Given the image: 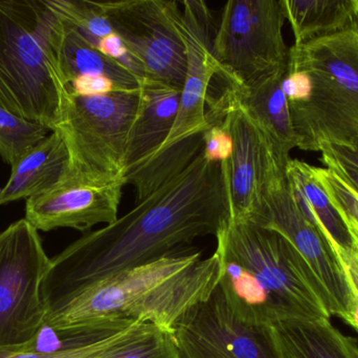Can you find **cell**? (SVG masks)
<instances>
[{"instance_id": "cell-1", "label": "cell", "mask_w": 358, "mask_h": 358, "mask_svg": "<svg viewBox=\"0 0 358 358\" xmlns=\"http://www.w3.org/2000/svg\"><path fill=\"white\" fill-rule=\"evenodd\" d=\"M229 216L222 163L208 160L202 149L185 170L134 209L86 233L50 259L43 302L178 254V248L197 237H216Z\"/></svg>"}, {"instance_id": "cell-2", "label": "cell", "mask_w": 358, "mask_h": 358, "mask_svg": "<svg viewBox=\"0 0 358 358\" xmlns=\"http://www.w3.org/2000/svg\"><path fill=\"white\" fill-rule=\"evenodd\" d=\"M216 254H174L44 302V326L59 334L126 327L136 322L171 332L181 315L216 288Z\"/></svg>"}, {"instance_id": "cell-3", "label": "cell", "mask_w": 358, "mask_h": 358, "mask_svg": "<svg viewBox=\"0 0 358 358\" xmlns=\"http://www.w3.org/2000/svg\"><path fill=\"white\" fill-rule=\"evenodd\" d=\"M217 286L244 323L330 319V302L308 263L284 235L229 218L216 235Z\"/></svg>"}, {"instance_id": "cell-4", "label": "cell", "mask_w": 358, "mask_h": 358, "mask_svg": "<svg viewBox=\"0 0 358 358\" xmlns=\"http://www.w3.org/2000/svg\"><path fill=\"white\" fill-rule=\"evenodd\" d=\"M65 34L50 0H0V105L52 132L69 92Z\"/></svg>"}, {"instance_id": "cell-5", "label": "cell", "mask_w": 358, "mask_h": 358, "mask_svg": "<svg viewBox=\"0 0 358 358\" xmlns=\"http://www.w3.org/2000/svg\"><path fill=\"white\" fill-rule=\"evenodd\" d=\"M288 64L310 77V95L288 105L296 147L320 151L324 145L358 143V20L326 37L294 44Z\"/></svg>"}, {"instance_id": "cell-6", "label": "cell", "mask_w": 358, "mask_h": 358, "mask_svg": "<svg viewBox=\"0 0 358 358\" xmlns=\"http://www.w3.org/2000/svg\"><path fill=\"white\" fill-rule=\"evenodd\" d=\"M138 101L140 90L92 95L69 90L52 130L62 136L69 151V172L63 182L103 185L124 181L126 145Z\"/></svg>"}, {"instance_id": "cell-7", "label": "cell", "mask_w": 358, "mask_h": 358, "mask_svg": "<svg viewBox=\"0 0 358 358\" xmlns=\"http://www.w3.org/2000/svg\"><path fill=\"white\" fill-rule=\"evenodd\" d=\"M282 0H231L213 40L217 75L229 85L246 86L287 65Z\"/></svg>"}, {"instance_id": "cell-8", "label": "cell", "mask_w": 358, "mask_h": 358, "mask_svg": "<svg viewBox=\"0 0 358 358\" xmlns=\"http://www.w3.org/2000/svg\"><path fill=\"white\" fill-rule=\"evenodd\" d=\"M50 265L39 231L24 218L0 233V349L21 348L44 327Z\"/></svg>"}, {"instance_id": "cell-9", "label": "cell", "mask_w": 358, "mask_h": 358, "mask_svg": "<svg viewBox=\"0 0 358 358\" xmlns=\"http://www.w3.org/2000/svg\"><path fill=\"white\" fill-rule=\"evenodd\" d=\"M288 161L277 153L271 155L263 182L262 207L252 222L278 231L296 248L325 288L330 315L346 323L352 292L334 248L303 216L292 198L286 178Z\"/></svg>"}, {"instance_id": "cell-10", "label": "cell", "mask_w": 358, "mask_h": 358, "mask_svg": "<svg viewBox=\"0 0 358 358\" xmlns=\"http://www.w3.org/2000/svg\"><path fill=\"white\" fill-rule=\"evenodd\" d=\"M176 27L185 46L187 74L181 88L178 118L163 146L150 158L174 157L201 143L208 128L206 105L213 80L221 71L213 55V17L203 1L181 2ZM149 159V160H150Z\"/></svg>"}, {"instance_id": "cell-11", "label": "cell", "mask_w": 358, "mask_h": 358, "mask_svg": "<svg viewBox=\"0 0 358 358\" xmlns=\"http://www.w3.org/2000/svg\"><path fill=\"white\" fill-rule=\"evenodd\" d=\"M111 27L149 79L181 88L187 53L176 23L179 4L166 0L99 1Z\"/></svg>"}, {"instance_id": "cell-12", "label": "cell", "mask_w": 358, "mask_h": 358, "mask_svg": "<svg viewBox=\"0 0 358 358\" xmlns=\"http://www.w3.org/2000/svg\"><path fill=\"white\" fill-rule=\"evenodd\" d=\"M171 334L178 358H282L271 326L240 321L218 286L181 315Z\"/></svg>"}, {"instance_id": "cell-13", "label": "cell", "mask_w": 358, "mask_h": 358, "mask_svg": "<svg viewBox=\"0 0 358 358\" xmlns=\"http://www.w3.org/2000/svg\"><path fill=\"white\" fill-rule=\"evenodd\" d=\"M206 113L220 118L231 137V156L221 162L227 181L229 218L252 222L260 214L265 172L271 155L277 151L233 88L210 101Z\"/></svg>"}, {"instance_id": "cell-14", "label": "cell", "mask_w": 358, "mask_h": 358, "mask_svg": "<svg viewBox=\"0 0 358 358\" xmlns=\"http://www.w3.org/2000/svg\"><path fill=\"white\" fill-rule=\"evenodd\" d=\"M124 181L96 185L63 182L48 193L29 198L25 220L38 231L71 228L90 233L99 224L117 220Z\"/></svg>"}, {"instance_id": "cell-15", "label": "cell", "mask_w": 358, "mask_h": 358, "mask_svg": "<svg viewBox=\"0 0 358 358\" xmlns=\"http://www.w3.org/2000/svg\"><path fill=\"white\" fill-rule=\"evenodd\" d=\"M181 88L141 81L140 101L128 135L124 178L146 163L167 140L178 118Z\"/></svg>"}, {"instance_id": "cell-16", "label": "cell", "mask_w": 358, "mask_h": 358, "mask_svg": "<svg viewBox=\"0 0 358 358\" xmlns=\"http://www.w3.org/2000/svg\"><path fill=\"white\" fill-rule=\"evenodd\" d=\"M63 67L67 81L76 94L136 92L141 88V80L134 74L88 43L67 23Z\"/></svg>"}, {"instance_id": "cell-17", "label": "cell", "mask_w": 358, "mask_h": 358, "mask_svg": "<svg viewBox=\"0 0 358 358\" xmlns=\"http://www.w3.org/2000/svg\"><path fill=\"white\" fill-rule=\"evenodd\" d=\"M69 160L62 136L50 132L10 166V178L0 189V205L52 191L66 178Z\"/></svg>"}, {"instance_id": "cell-18", "label": "cell", "mask_w": 358, "mask_h": 358, "mask_svg": "<svg viewBox=\"0 0 358 358\" xmlns=\"http://www.w3.org/2000/svg\"><path fill=\"white\" fill-rule=\"evenodd\" d=\"M286 67L248 85L233 88L278 153L283 159L289 160L290 151L296 147V139L287 98L282 88Z\"/></svg>"}, {"instance_id": "cell-19", "label": "cell", "mask_w": 358, "mask_h": 358, "mask_svg": "<svg viewBox=\"0 0 358 358\" xmlns=\"http://www.w3.org/2000/svg\"><path fill=\"white\" fill-rule=\"evenodd\" d=\"M286 178L301 214L323 233L331 247L343 250L355 248L344 220L317 180L315 166L289 159L286 165Z\"/></svg>"}, {"instance_id": "cell-20", "label": "cell", "mask_w": 358, "mask_h": 358, "mask_svg": "<svg viewBox=\"0 0 358 358\" xmlns=\"http://www.w3.org/2000/svg\"><path fill=\"white\" fill-rule=\"evenodd\" d=\"M65 22L75 29L88 43L113 60L121 63L138 79H146L142 63L128 50L111 27L99 1L50 0Z\"/></svg>"}, {"instance_id": "cell-21", "label": "cell", "mask_w": 358, "mask_h": 358, "mask_svg": "<svg viewBox=\"0 0 358 358\" xmlns=\"http://www.w3.org/2000/svg\"><path fill=\"white\" fill-rule=\"evenodd\" d=\"M294 44L326 37L353 27L358 0H282Z\"/></svg>"}, {"instance_id": "cell-22", "label": "cell", "mask_w": 358, "mask_h": 358, "mask_svg": "<svg viewBox=\"0 0 358 358\" xmlns=\"http://www.w3.org/2000/svg\"><path fill=\"white\" fill-rule=\"evenodd\" d=\"M271 328L282 358H347L330 319H287Z\"/></svg>"}, {"instance_id": "cell-23", "label": "cell", "mask_w": 358, "mask_h": 358, "mask_svg": "<svg viewBox=\"0 0 358 358\" xmlns=\"http://www.w3.org/2000/svg\"><path fill=\"white\" fill-rule=\"evenodd\" d=\"M52 130L10 113L0 105V157L12 166Z\"/></svg>"}, {"instance_id": "cell-24", "label": "cell", "mask_w": 358, "mask_h": 358, "mask_svg": "<svg viewBox=\"0 0 358 358\" xmlns=\"http://www.w3.org/2000/svg\"><path fill=\"white\" fill-rule=\"evenodd\" d=\"M144 324L146 323L138 322L129 327L117 330L88 344L55 352H35L16 348L0 349V358H103L136 336Z\"/></svg>"}, {"instance_id": "cell-25", "label": "cell", "mask_w": 358, "mask_h": 358, "mask_svg": "<svg viewBox=\"0 0 358 358\" xmlns=\"http://www.w3.org/2000/svg\"><path fill=\"white\" fill-rule=\"evenodd\" d=\"M103 358H178V355L171 332L147 323L136 336Z\"/></svg>"}, {"instance_id": "cell-26", "label": "cell", "mask_w": 358, "mask_h": 358, "mask_svg": "<svg viewBox=\"0 0 358 358\" xmlns=\"http://www.w3.org/2000/svg\"><path fill=\"white\" fill-rule=\"evenodd\" d=\"M317 180L328 198L343 218L349 219L358 226V193L338 174L327 168L315 167Z\"/></svg>"}, {"instance_id": "cell-27", "label": "cell", "mask_w": 358, "mask_h": 358, "mask_svg": "<svg viewBox=\"0 0 358 358\" xmlns=\"http://www.w3.org/2000/svg\"><path fill=\"white\" fill-rule=\"evenodd\" d=\"M321 162L338 174L343 181L358 193V158L348 147L327 144L322 147Z\"/></svg>"}, {"instance_id": "cell-28", "label": "cell", "mask_w": 358, "mask_h": 358, "mask_svg": "<svg viewBox=\"0 0 358 358\" xmlns=\"http://www.w3.org/2000/svg\"><path fill=\"white\" fill-rule=\"evenodd\" d=\"M208 116V128L203 132V151L212 161L224 162L231 151V140L220 118Z\"/></svg>"}, {"instance_id": "cell-29", "label": "cell", "mask_w": 358, "mask_h": 358, "mask_svg": "<svg viewBox=\"0 0 358 358\" xmlns=\"http://www.w3.org/2000/svg\"><path fill=\"white\" fill-rule=\"evenodd\" d=\"M343 270L348 281L349 287L355 290L358 294V249L357 247L351 250H343L340 248H334Z\"/></svg>"}, {"instance_id": "cell-30", "label": "cell", "mask_w": 358, "mask_h": 358, "mask_svg": "<svg viewBox=\"0 0 358 358\" xmlns=\"http://www.w3.org/2000/svg\"><path fill=\"white\" fill-rule=\"evenodd\" d=\"M340 340L347 358H358V342L357 338L344 336L340 332Z\"/></svg>"}, {"instance_id": "cell-31", "label": "cell", "mask_w": 358, "mask_h": 358, "mask_svg": "<svg viewBox=\"0 0 358 358\" xmlns=\"http://www.w3.org/2000/svg\"><path fill=\"white\" fill-rule=\"evenodd\" d=\"M344 220L345 224H346L347 228H348L349 233H350L351 237H352L353 243H355V247L358 249V226L355 224L352 221L349 220V219L343 218Z\"/></svg>"}, {"instance_id": "cell-32", "label": "cell", "mask_w": 358, "mask_h": 358, "mask_svg": "<svg viewBox=\"0 0 358 358\" xmlns=\"http://www.w3.org/2000/svg\"><path fill=\"white\" fill-rule=\"evenodd\" d=\"M348 149H350L351 153H352L353 155L357 156V157L358 158V143L357 145H355V147H352V149H351V147H348Z\"/></svg>"}]
</instances>
